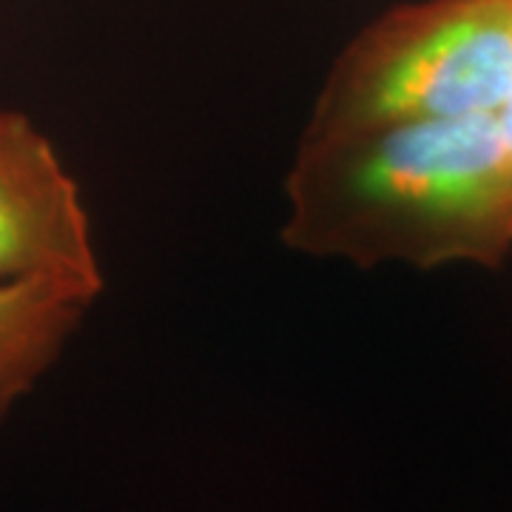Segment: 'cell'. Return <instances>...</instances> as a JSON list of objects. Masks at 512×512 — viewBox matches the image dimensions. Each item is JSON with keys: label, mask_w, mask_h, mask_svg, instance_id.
<instances>
[{"label": "cell", "mask_w": 512, "mask_h": 512, "mask_svg": "<svg viewBox=\"0 0 512 512\" xmlns=\"http://www.w3.org/2000/svg\"><path fill=\"white\" fill-rule=\"evenodd\" d=\"M285 194L282 239L302 254L416 268L512 254V154L493 114L305 134Z\"/></svg>", "instance_id": "1"}, {"label": "cell", "mask_w": 512, "mask_h": 512, "mask_svg": "<svg viewBox=\"0 0 512 512\" xmlns=\"http://www.w3.org/2000/svg\"><path fill=\"white\" fill-rule=\"evenodd\" d=\"M52 276L103 291L80 188L52 140L18 111H0V282Z\"/></svg>", "instance_id": "3"}, {"label": "cell", "mask_w": 512, "mask_h": 512, "mask_svg": "<svg viewBox=\"0 0 512 512\" xmlns=\"http://www.w3.org/2000/svg\"><path fill=\"white\" fill-rule=\"evenodd\" d=\"M507 9H510V20H512V0H507Z\"/></svg>", "instance_id": "6"}, {"label": "cell", "mask_w": 512, "mask_h": 512, "mask_svg": "<svg viewBox=\"0 0 512 512\" xmlns=\"http://www.w3.org/2000/svg\"><path fill=\"white\" fill-rule=\"evenodd\" d=\"M97 296L52 276L0 282V421L60 359Z\"/></svg>", "instance_id": "4"}, {"label": "cell", "mask_w": 512, "mask_h": 512, "mask_svg": "<svg viewBox=\"0 0 512 512\" xmlns=\"http://www.w3.org/2000/svg\"><path fill=\"white\" fill-rule=\"evenodd\" d=\"M493 117L495 126H498V131H501V137H504V143H507V148H510L512 154V92L510 97L493 111Z\"/></svg>", "instance_id": "5"}, {"label": "cell", "mask_w": 512, "mask_h": 512, "mask_svg": "<svg viewBox=\"0 0 512 512\" xmlns=\"http://www.w3.org/2000/svg\"><path fill=\"white\" fill-rule=\"evenodd\" d=\"M510 92L507 0L404 3L336 57L305 134L493 114Z\"/></svg>", "instance_id": "2"}]
</instances>
